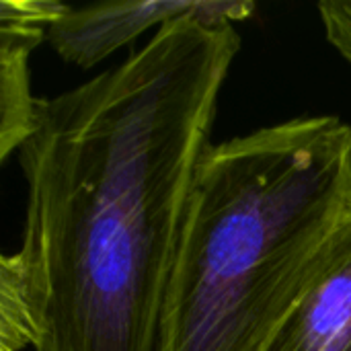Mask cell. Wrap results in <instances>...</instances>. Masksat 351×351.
Masks as SVG:
<instances>
[{
	"label": "cell",
	"mask_w": 351,
	"mask_h": 351,
	"mask_svg": "<svg viewBox=\"0 0 351 351\" xmlns=\"http://www.w3.org/2000/svg\"><path fill=\"white\" fill-rule=\"evenodd\" d=\"M37 327L16 253L0 259V351L35 350Z\"/></svg>",
	"instance_id": "6"
},
{
	"label": "cell",
	"mask_w": 351,
	"mask_h": 351,
	"mask_svg": "<svg viewBox=\"0 0 351 351\" xmlns=\"http://www.w3.org/2000/svg\"><path fill=\"white\" fill-rule=\"evenodd\" d=\"M351 208V125L294 117L212 144L193 179L154 351H263Z\"/></svg>",
	"instance_id": "2"
},
{
	"label": "cell",
	"mask_w": 351,
	"mask_h": 351,
	"mask_svg": "<svg viewBox=\"0 0 351 351\" xmlns=\"http://www.w3.org/2000/svg\"><path fill=\"white\" fill-rule=\"evenodd\" d=\"M263 351H351V208Z\"/></svg>",
	"instance_id": "4"
},
{
	"label": "cell",
	"mask_w": 351,
	"mask_h": 351,
	"mask_svg": "<svg viewBox=\"0 0 351 351\" xmlns=\"http://www.w3.org/2000/svg\"><path fill=\"white\" fill-rule=\"evenodd\" d=\"M234 23L177 19L123 62L53 97L19 148L21 261L35 351H154L165 290Z\"/></svg>",
	"instance_id": "1"
},
{
	"label": "cell",
	"mask_w": 351,
	"mask_h": 351,
	"mask_svg": "<svg viewBox=\"0 0 351 351\" xmlns=\"http://www.w3.org/2000/svg\"><path fill=\"white\" fill-rule=\"evenodd\" d=\"M253 10V2L226 0H144L68 6L49 27L45 41L64 62L93 68L142 33L158 31L171 21L195 16L208 23H239L249 19Z\"/></svg>",
	"instance_id": "3"
},
{
	"label": "cell",
	"mask_w": 351,
	"mask_h": 351,
	"mask_svg": "<svg viewBox=\"0 0 351 351\" xmlns=\"http://www.w3.org/2000/svg\"><path fill=\"white\" fill-rule=\"evenodd\" d=\"M317 8L327 41L351 68V0H327Z\"/></svg>",
	"instance_id": "7"
},
{
	"label": "cell",
	"mask_w": 351,
	"mask_h": 351,
	"mask_svg": "<svg viewBox=\"0 0 351 351\" xmlns=\"http://www.w3.org/2000/svg\"><path fill=\"white\" fill-rule=\"evenodd\" d=\"M68 10L56 0L0 2V160L25 144L37 123L39 99L31 90L29 58L49 27Z\"/></svg>",
	"instance_id": "5"
}]
</instances>
